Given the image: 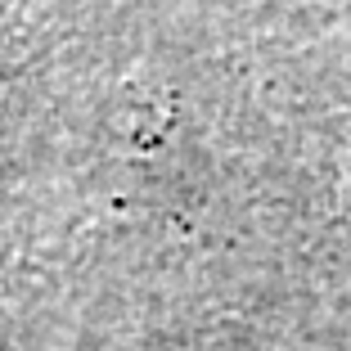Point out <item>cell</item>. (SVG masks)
<instances>
[{"label":"cell","instance_id":"6da1fadb","mask_svg":"<svg viewBox=\"0 0 351 351\" xmlns=\"http://www.w3.org/2000/svg\"><path fill=\"white\" fill-rule=\"evenodd\" d=\"M342 194H347V203H351V162H347V171H342Z\"/></svg>","mask_w":351,"mask_h":351}]
</instances>
